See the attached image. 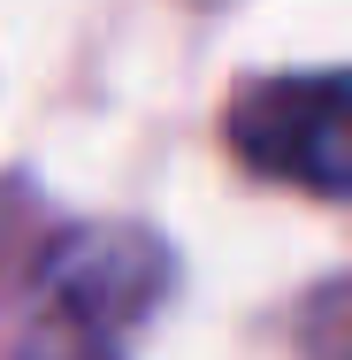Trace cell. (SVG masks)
I'll list each match as a JSON object with an SVG mask.
<instances>
[{"label": "cell", "mask_w": 352, "mask_h": 360, "mask_svg": "<svg viewBox=\"0 0 352 360\" xmlns=\"http://www.w3.org/2000/svg\"><path fill=\"white\" fill-rule=\"evenodd\" d=\"M169 284H176V253L153 230H123V222L70 230L31 276L15 360H131Z\"/></svg>", "instance_id": "1"}, {"label": "cell", "mask_w": 352, "mask_h": 360, "mask_svg": "<svg viewBox=\"0 0 352 360\" xmlns=\"http://www.w3.org/2000/svg\"><path fill=\"white\" fill-rule=\"evenodd\" d=\"M230 146L245 169L314 200H352V70H276L230 92Z\"/></svg>", "instance_id": "2"}]
</instances>
